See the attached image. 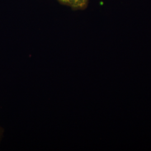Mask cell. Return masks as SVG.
<instances>
[{
  "label": "cell",
  "instance_id": "cell-1",
  "mask_svg": "<svg viewBox=\"0 0 151 151\" xmlns=\"http://www.w3.org/2000/svg\"><path fill=\"white\" fill-rule=\"evenodd\" d=\"M60 4L67 6L73 10H83L87 7L89 0H57Z\"/></svg>",
  "mask_w": 151,
  "mask_h": 151
}]
</instances>
